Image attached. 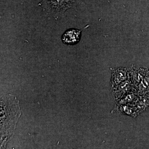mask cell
Here are the masks:
<instances>
[{
    "label": "cell",
    "mask_w": 149,
    "mask_h": 149,
    "mask_svg": "<svg viewBox=\"0 0 149 149\" xmlns=\"http://www.w3.org/2000/svg\"><path fill=\"white\" fill-rule=\"evenodd\" d=\"M81 0H42L38 5L42 8L44 14L56 20L63 18L65 12L74 8Z\"/></svg>",
    "instance_id": "cell-1"
},
{
    "label": "cell",
    "mask_w": 149,
    "mask_h": 149,
    "mask_svg": "<svg viewBox=\"0 0 149 149\" xmlns=\"http://www.w3.org/2000/svg\"><path fill=\"white\" fill-rule=\"evenodd\" d=\"M82 30L76 29H68L61 37L63 42L68 45H76L80 41Z\"/></svg>",
    "instance_id": "cell-2"
},
{
    "label": "cell",
    "mask_w": 149,
    "mask_h": 149,
    "mask_svg": "<svg viewBox=\"0 0 149 149\" xmlns=\"http://www.w3.org/2000/svg\"><path fill=\"white\" fill-rule=\"evenodd\" d=\"M128 77V72L125 69L115 70L113 72L112 83L114 86L125 81Z\"/></svg>",
    "instance_id": "cell-3"
},
{
    "label": "cell",
    "mask_w": 149,
    "mask_h": 149,
    "mask_svg": "<svg viewBox=\"0 0 149 149\" xmlns=\"http://www.w3.org/2000/svg\"><path fill=\"white\" fill-rule=\"evenodd\" d=\"M120 110L121 111L124 112L125 114L131 115V116L135 114V110L129 106L125 105L121 107Z\"/></svg>",
    "instance_id": "cell-4"
}]
</instances>
